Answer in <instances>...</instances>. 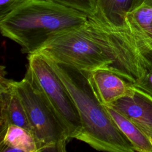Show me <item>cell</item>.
<instances>
[{
	"mask_svg": "<svg viewBox=\"0 0 152 152\" xmlns=\"http://www.w3.org/2000/svg\"><path fill=\"white\" fill-rule=\"evenodd\" d=\"M86 72L109 69L135 84L152 69V38L88 16L74 30L55 36L36 52Z\"/></svg>",
	"mask_w": 152,
	"mask_h": 152,
	"instance_id": "obj_1",
	"label": "cell"
},
{
	"mask_svg": "<svg viewBox=\"0 0 152 152\" xmlns=\"http://www.w3.org/2000/svg\"><path fill=\"white\" fill-rule=\"evenodd\" d=\"M43 56L68 91L77 107L82 125L77 140L99 151H135L97 96L88 72Z\"/></svg>",
	"mask_w": 152,
	"mask_h": 152,
	"instance_id": "obj_2",
	"label": "cell"
},
{
	"mask_svg": "<svg viewBox=\"0 0 152 152\" xmlns=\"http://www.w3.org/2000/svg\"><path fill=\"white\" fill-rule=\"evenodd\" d=\"M88 18L84 12L49 0H26L0 19V30L23 53L30 54L55 36L82 26Z\"/></svg>",
	"mask_w": 152,
	"mask_h": 152,
	"instance_id": "obj_3",
	"label": "cell"
},
{
	"mask_svg": "<svg viewBox=\"0 0 152 152\" xmlns=\"http://www.w3.org/2000/svg\"><path fill=\"white\" fill-rule=\"evenodd\" d=\"M39 151H66L70 140L52 107L34 81L27 66L24 78L14 81Z\"/></svg>",
	"mask_w": 152,
	"mask_h": 152,
	"instance_id": "obj_4",
	"label": "cell"
},
{
	"mask_svg": "<svg viewBox=\"0 0 152 152\" xmlns=\"http://www.w3.org/2000/svg\"><path fill=\"white\" fill-rule=\"evenodd\" d=\"M27 59V67L34 81L65 128L69 139H77L81 132L82 125L68 91L41 54H28Z\"/></svg>",
	"mask_w": 152,
	"mask_h": 152,
	"instance_id": "obj_5",
	"label": "cell"
},
{
	"mask_svg": "<svg viewBox=\"0 0 152 152\" xmlns=\"http://www.w3.org/2000/svg\"><path fill=\"white\" fill-rule=\"evenodd\" d=\"M5 68H1L0 79V132L8 125H15L28 130L31 129L21 99L17 91L14 80L5 77Z\"/></svg>",
	"mask_w": 152,
	"mask_h": 152,
	"instance_id": "obj_6",
	"label": "cell"
},
{
	"mask_svg": "<svg viewBox=\"0 0 152 152\" xmlns=\"http://www.w3.org/2000/svg\"><path fill=\"white\" fill-rule=\"evenodd\" d=\"M88 78L99 99L105 106H110L132 90V83L107 69L88 72Z\"/></svg>",
	"mask_w": 152,
	"mask_h": 152,
	"instance_id": "obj_7",
	"label": "cell"
},
{
	"mask_svg": "<svg viewBox=\"0 0 152 152\" xmlns=\"http://www.w3.org/2000/svg\"><path fill=\"white\" fill-rule=\"evenodd\" d=\"M109 107H113L138 126L152 129V96L133 85L129 94L119 99Z\"/></svg>",
	"mask_w": 152,
	"mask_h": 152,
	"instance_id": "obj_8",
	"label": "cell"
},
{
	"mask_svg": "<svg viewBox=\"0 0 152 152\" xmlns=\"http://www.w3.org/2000/svg\"><path fill=\"white\" fill-rule=\"evenodd\" d=\"M144 0H96V10L93 16L99 21L118 28H125V17Z\"/></svg>",
	"mask_w": 152,
	"mask_h": 152,
	"instance_id": "obj_9",
	"label": "cell"
},
{
	"mask_svg": "<svg viewBox=\"0 0 152 152\" xmlns=\"http://www.w3.org/2000/svg\"><path fill=\"white\" fill-rule=\"evenodd\" d=\"M1 152H38L39 147L33 135L21 126L10 125L0 132Z\"/></svg>",
	"mask_w": 152,
	"mask_h": 152,
	"instance_id": "obj_10",
	"label": "cell"
},
{
	"mask_svg": "<svg viewBox=\"0 0 152 152\" xmlns=\"http://www.w3.org/2000/svg\"><path fill=\"white\" fill-rule=\"evenodd\" d=\"M105 107L119 129L132 144L135 151L152 152V144L149 138L138 126L113 107Z\"/></svg>",
	"mask_w": 152,
	"mask_h": 152,
	"instance_id": "obj_11",
	"label": "cell"
},
{
	"mask_svg": "<svg viewBox=\"0 0 152 152\" xmlns=\"http://www.w3.org/2000/svg\"><path fill=\"white\" fill-rule=\"evenodd\" d=\"M152 23V7L142 3L129 12L125 17L126 26L129 29L148 34Z\"/></svg>",
	"mask_w": 152,
	"mask_h": 152,
	"instance_id": "obj_12",
	"label": "cell"
},
{
	"mask_svg": "<svg viewBox=\"0 0 152 152\" xmlns=\"http://www.w3.org/2000/svg\"><path fill=\"white\" fill-rule=\"evenodd\" d=\"M69 7L93 16L96 10V0H49Z\"/></svg>",
	"mask_w": 152,
	"mask_h": 152,
	"instance_id": "obj_13",
	"label": "cell"
},
{
	"mask_svg": "<svg viewBox=\"0 0 152 152\" xmlns=\"http://www.w3.org/2000/svg\"><path fill=\"white\" fill-rule=\"evenodd\" d=\"M26 0H0V19L16 9Z\"/></svg>",
	"mask_w": 152,
	"mask_h": 152,
	"instance_id": "obj_14",
	"label": "cell"
},
{
	"mask_svg": "<svg viewBox=\"0 0 152 152\" xmlns=\"http://www.w3.org/2000/svg\"><path fill=\"white\" fill-rule=\"evenodd\" d=\"M132 85L152 96V69L147 72L141 80Z\"/></svg>",
	"mask_w": 152,
	"mask_h": 152,
	"instance_id": "obj_15",
	"label": "cell"
},
{
	"mask_svg": "<svg viewBox=\"0 0 152 152\" xmlns=\"http://www.w3.org/2000/svg\"><path fill=\"white\" fill-rule=\"evenodd\" d=\"M138 126L146 134V135L149 138V139L151 142V144H152V129L147 128V127H145V126Z\"/></svg>",
	"mask_w": 152,
	"mask_h": 152,
	"instance_id": "obj_16",
	"label": "cell"
},
{
	"mask_svg": "<svg viewBox=\"0 0 152 152\" xmlns=\"http://www.w3.org/2000/svg\"><path fill=\"white\" fill-rule=\"evenodd\" d=\"M144 3L152 7V0H144Z\"/></svg>",
	"mask_w": 152,
	"mask_h": 152,
	"instance_id": "obj_17",
	"label": "cell"
},
{
	"mask_svg": "<svg viewBox=\"0 0 152 152\" xmlns=\"http://www.w3.org/2000/svg\"><path fill=\"white\" fill-rule=\"evenodd\" d=\"M148 34L152 38V23H151V26H150V28L148 30Z\"/></svg>",
	"mask_w": 152,
	"mask_h": 152,
	"instance_id": "obj_18",
	"label": "cell"
}]
</instances>
